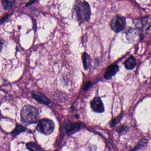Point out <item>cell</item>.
<instances>
[{
	"label": "cell",
	"mask_w": 151,
	"mask_h": 151,
	"mask_svg": "<svg viewBox=\"0 0 151 151\" xmlns=\"http://www.w3.org/2000/svg\"><path fill=\"white\" fill-rule=\"evenodd\" d=\"M21 121L25 125L36 123L39 118L38 110L31 105H26L22 109L21 112Z\"/></svg>",
	"instance_id": "7a4b0ae2"
},
{
	"label": "cell",
	"mask_w": 151,
	"mask_h": 151,
	"mask_svg": "<svg viewBox=\"0 0 151 151\" xmlns=\"http://www.w3.org/2000/svg\"><path fill=\"white\" fill-rule=\"evenodd\" d=\"M137 66V60L133 56L129 57L124 63V67L127 70H133Z\"/></svg>",
	"instance_id": "9c48e42d"
},
{
	"label": "cell",
	"mask_w": 151,
	"mask_h": 151,
	"mask_svg": "<svg viewBox=\"0 0 151 151\" xmlns=\"http://www.w3.org/2000/svg\"><path fill=\"white\" fill-rule=\"evenodd\" d=\"M119 70V67L116 64L110 65L107 69L104 75V78L107 80H109L116 75Z\"/></svg>",
	"instance_id": "52a82bcc"
},
{
	"label": "cell",
	"mask_w": 151,
	"mask_h": 151,
	"mask_svg": "<svg viewBox=\"0 0 151 151\" xmlns=\"http://www.w3.org/2000/svg\"><path fill=\"white\" fill-rule=\"evenodd\" d=\"M1 50H2V41H1Z\"/></svg>",
	"instance_id": "d6986e66"
},
{
	"label": "cell",
	"mask_w": 151,
	"mask_h": 151,
	"mask_svg": "<svg viewBox=\"0 0 151 151\" xmlns=\"http://www.w3.org/2000/svg\"><path fill=\"white\" fill-rule=\"evenodd\" d=\"M128 127L124 125H121L119 126L116 129V131L118 132V134H123L124 133H126L128 130Z\"/></svg>",
	"instance_id": "5bb4252c"
},
{
	"label": "cell",
	"mask_w": 151,
	"mask_h": 151,
	"mask_svg": "<svg viewBox=\"0 0 151 151\" xmlns=\"http://www.w3.org/2000/svg\"><path fill=\"white\" fill-rule=\"evenodd\" d=\"M74 12L76 18L80 23L87 22L91 17V7L88 2L85 1H75Z\"/></svg>",
	"instance_id": "6da1fadb"
},
{
	"label": "cell",
	"mask_w": 151,
	"mask_h": 151,
	"mask_svg": "<svg viewBox=\"0 0 151 151\" xmlns=\"http://www.w3.org/2000/svg\"><path fill=\"white\" fill-rule=\"evenodd\" d=\"M26 129H27L24 126L20 125V124H17L14 129L11 132V134L13 137H16L21 132L25 131Z\"/></svg>",
	"instance_id": "7c38bea8"
},
{
	"label": "cell",
	"mask_w": 151,
	"mask_h": 151,
	"mask_svg": "<svg viewBox=\"0 0 151 151\" xmlns=\"http://www.w3.org/2000/svg\"><path fill=\"white\" fill-rule=\"evenodd\" d=\"M55 128L53 121L49 119H43L39 122L37 129L39 132L45 135H49L52 133Z\"/></svg>",
	"instance_id": "3957f363"
},
{
	"label": "cell",
	"mask_w": 151,
	"mask_h": 151,
	"mask_svg": "<svg viewBox=\"0 0 151 151\" xmlns=\"http://www.w3.org/2000/svg\"><path fill=\"white\" fill-rule=\"evenodd\" d=\"M92 83L91 82V81H88L86 83L85 85L84 86V91H87L92 86Z\"/></svg>",
	"instance_id": "2e32d148"
},
{
	"label": "cell",
	"mask_w": 151,
	"mask_h": 151,
	"mask_svg": "<svg viewBox=\"0 0 151 151\" xmlns=\"http://www.w3.org/2000/svg\"><path fill=\"white\" fill-rule=\"evenodd\" d=\"M126 24V19L124 17L116 15L111 21V29L115 32L118 33L125 29Z\"/></svg>",
	"instance_id": "277c9868"
},
{
	"label": "cell",
	"mask_w": 151,
	"mask_h": 151,
	"mask_svg": "<svg viewBox=\"0 0 151 151\" xmlns=\"http://www.w3.org/2000/svg\"><path fill=\"white\" fill-rule=\"evenodd\" d=\"M91 107L94 112L101 113L104 111V106L101 99L98 97L94 98L91 103Z\"/></svg>",
	"instance_id": "8992f818"
},
{
	"label": "cell",
	"mask_w": 151,
	"mask_h": 151,
	"mask_svg": "<svg viewBox=\"0 0 151 151\" xmlns=\"http://www.w3.org/2000/svg\"><path fill=\"white\" fill-rule=\"evenodd\" d=\"M36 2L35 1H28V2L26 3L25 4V6L26 7L29 6H31V5H32V4L34 3V2Z\"/></svg>",
	"instance_id": "ac0fdd59"
},
{
	"label": "cell",
	"mask_w": 151,
	"mask_h": 151,
	"mask_svg": "<svg viewBox=\"0 0 151 151\" xmlns=\"http://www.w3.org/2000/svg\"><path fill=\"white\" fill-rule=\"evenodd\" d=\"M122 114H121V115L118 116L117 118H115V119L112 120L110 122V126H111V127H114V126H115L117 123L120 122V120L122 119Z\"/></svg>",
	"instance_id": "9a60e30c"
},
{
	"label": "cell",
	"mask_w": 151,
	"mask_h": 151,
	"mask_svg": "<svg viewBox=\"0 0 151 151\" xmlns=\"http://www.w3.org/2000/svg\"><path fill=\"white\" fill-rule=\"evenodd\" d=\"M32 96L35 100L40 104L48 105L51 102L49 99L44 93L40 92L37 91H32Z\"/></svg>",
	"instance_id": "5b68a950"
},
{
	"label": "cell",
	"mask_w": 151,
	"mask_h": 151,
	"mask_svg": "<svg viewBox=\"0 0 151 151\" xmlns=\"http://www.w3.org/2000/svg\"><path fill=\"white\" fill-rule=\"evenodd\" d=\"M15 2V1L14 0H2L1 1V4L3 8L5 10H6L12 7Z\"/></svg>",
	"instance_id": "4fadbf2b"
},
{
	"label": "cell",
	"mask_w": 151,
	"mask_h": 151,
	"mask_svg": "<svg viewBox=\"0 0 151 151\" xmlns=\"http://www.w3.org/2000/svg\"><path fill=\"white\" fill-rule=\"evenodd\" d=\"M26 147L30 151H42L40 146L35 142H29L26 145Z\"/></svg>",
	"instance_id": "8fae6325"
},
{
	"label": "cell",
	"mask_w": 151,
	"mask_h": 151,
	"mask_svg": "<svg viewBox=\"0 0 151 151\" xmlns=\"http://www.w3.org/2000/svg\"><path fill=\"white\" fill-rule=\"evenodd\" d=\"M82 61L84 69L87 70L90 68L91 64V59L90 55L86 52H84L82 54Z\"/></svg>",
	"instance_id": "30bf717a"
},
{
	"label": "cell",
	"mask_w": 151,
	"mask_h": 151,
	"mask_svg": "<svg viewBox=\"0 0 151 151\" xmlns=\"http://www.w3.org/2000/svg\"><path fill=\"white\" fill-rule=\"evenodd\" d=\"M81 128V124L78 123H71L68 126L66 132L68 136H70L80 130Z\"/></svg>",
	"instance_id": "ba28073f"
},
{
	"label": "cell",
	"mask_w": 151,
	"mask_h": 151,
	"mask_svg": "<svg viewBox=\"0 0 151 151\" xmlns=\"http://www.w3.org/2000/svg\"><path fill=\"white\" fill-rule=\"evenodd\" d=\"M10 14H11L8 13V14H6L5 15L3 16V17H1V22L2 23L5 22L9 18V17L10 16Z\"/></svg>",
	"instance_id": "e0dca14e"
}]
</instances>
